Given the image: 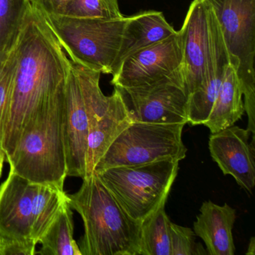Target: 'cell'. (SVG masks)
<instances>
[{"label":"cell","mask_w":255,"mask_h":255,"mask_svg":"<svg viewBox=\"0 0 255 255\" xmlns=\"http://www.w3.org/2000/svg\"><path fill=\"white\" fill-rule=\"evenodd\" d=\"M0 255H1V253H0Z\"/></svg>","instance_id":"4dcf8cb0"},{"label":"cell","mask_w":255,"mask_h":255,"mask_svg":"<svg viewBox=\"0 0 255 255\" xmlns=\"http://www.w3.org/2000/svg\"><path fill=\"white\" fill-rule=\"evenodd\" d=\"M5 60H2V59H0V69H1V68H2V64H3L4 62H5Z\"/></svg>","instance_id":"f546056e"},{"label":"cell","mask_w":255,"mask_h":255,"mask_svg":"<svg viewBox=\"0 0 255 255\" xmlns=\"http://www.w3.org/2000/svg\"><path fill=\"white\" fill-rule=\"evenodd\" d=\"M246 255H255V238L252 237L249 241V248H248L247 252Z\"/></svg>","instance_id":"83f0119b"},{"label":"cell","mask_w":255,"mask_h":255,"mask_svg":"<svg viewBox=\"0 0 255 255\" xmlns=\"http://www.w3.org/2000/svg\"><path fill=\"white\" fill-rule=\"evenodd\" d=\"M117 89L132 122L188 124L189 93L181 67L156 83Z\"/></svg>","instance_id":"ba28073f"},{"label":"cell","mask_w":255,"mask_h":255,"mask_svg":"<svg viewBox=\"0 0 255 255\" xmlns=\"http://www.w3.org/2000/svg\"><path fill=\"white\" fill-rule=\"evenodd\" d=\"M16 66L2 148L14 151L23 129L66 92L71 61L47 17L32 5L14 45Z\"/></svg>","instance_id":"6da1fadb"},{"label":"cell","mask_w":255,"mask_h":255,"mask_svg":"<svg viewBox=\"0 0 255 255\" xmlns=\"http://www.w3.org/2000/svg\"><path fill=\"white\" fill-rule=\"evenodd\" d=\"M68 204L84 225L82 255H139L141 222L127 214L95 173L68 195Z\"/></svg>","instance_id":"7a4b0ae2"},{"label":"cell","mask_w":255,"mask_h":255,"mask_svg":"<svg viewBox=\"0 0 255 255\" xmlns=\"http://www.w3.org/2000/svg\"><path fill=\"white\" fill-rule=\"evenodd\" d=\"M209 3L193 0L180 29L183 41L181 70L189 96L201 86L208 52Z\"/></svg>","instance_id":"5bb4252c"},{"label":"cell","mask_w":255,"mask_h":255,"mask_svg":"<svg viewBox=\"0 0 255 255\" xmlns=\"http://www.w3.org/2000/svg\"><path fill=\"white\" fill-rule=\"evenodd\" d=\"M219 22L244 97L248 130L255 134V0H206Z\"/></svg>","instance_id":"8992f818"},{"label":"cell","mask_w":255,"mask_h":255,"mask_svg":"<svg viewBox=\"0 0 255 255\" xmlns=\"http://www.w3.org/2000/svg\"><path fill=\"white\" fill-rule=\"evenodd\" d=\"M46 17L71 61L101 74H113L129 17L114 19L77 18L63 15Z\"/></svg>","instance_id":"5b68a950"},{"label":"cell","mask_w":255,"mask_h":255,"mask_svg":"<svg viewBox=\"0 0 255 255\" xmlns=\"http://www.w3.org/2000/svg\"><path fill=\"white\" fill-rule=\"evenodd\" d=\"M184 126V124L132 122L98 161L95 174L112 167L138 165L166 157L182 160L187 152L182 140Z\"/></svg>","instance_id":"52a82bcc"},{"label":"cell","mask_w":255,"mask_h":255,"mask_svg":"<svg viewBox=\"0 0 255 255\" xmlns=\"http://www.w3.org/2000/svg\"><path fill=\"white\" fill-rule=\"evenodd\" d=\"M31 7L30 0H0V59L2 60L14 48Z\"/></svg>","instance_id":"7402d4cb"},{"label":"cell","mask_w":255,"mask_h":255,"mask_svg":"<svg viewBox=\"0 0 255 255\" xmlns=\"http://www.w3.org/2000/svg\"><path fill=\"white\" fill-rule=\"evenodd\" d=\"M5 155L2 149L0 148V178L2 177V168H3L4 161H5Z\"/></svg>","instance_id":"f1b7e54d"},{"label":"cell","mask_w":255,"mask_h":255,"mask_svg":"<svg viewBox=\"0 0 255 255\" xmlns=\"http://www.w3.org/2000/svg\"><path fill=\"white\" fill-rule=\"evenodd\" d=\"M33 6L36 7L46 16L62 15L67 5L72 0H30Z\"/></svg>","instance_id":"484cf974"},{"label":"cell","mask_w":255,"mask_h":255,"mask_svg":"<svg viewBox=\"0 0 255 255\" xmlns=\"http://www.w3.org/2000/svg\"><path fill=\"white\" fill-rule=\"evenodd\" d=\"M179 162L166 157L112 167L96 174L127 214L141 222L166 203L178 173Z\"/></svg>","instance_id":"277c9868"},{"label":"cell","mask_w":255,"mask_h":255,"mask_svg":"<svg viewBox=\"0 0 255 255\" xmlns=\"http://www.w3.org/2000/svg\"><path fill=\"white\" fill-rule=\"evenodd\" d=\"M66 93L49 104L26 125L11 155L10 170L35 184L64 189L67 176L64 140Z\"/></svg>","instance_id":"3957f363"},{"label":"cell","mask_w":255,"mask_h":255,"mask_svg":"<svg viewBox=\"0 0 255 255\" xmlns=\"http://www.w3.org/2000/svg\"><path fill=\"white\" fill-rule=\"evenodd\" d=\"M104 6L111 13L114 18L124 17L119 9V0H101Z\"/></svg>","instance_id":"4316f807"},{"label":"cell","mask_w":255,"mask_h":255,"mask_svg":"<svg viewBox=\"0 0 255 255\" xmlns=\"http://www.w3.org/2000/svg\"><path fill=\"white\" fill-rule=\"evenodd\" d=\"M183 41L180 31L127 58L111 83L116 88L138 87L159 81L181 67Z\"/></svg>","instance_id":"30bf717a"},{"label":"cell","mask_w":255,"mask_h":255,"mask_svg":"<svg viewBox=\"0 0 255 255\" xmlns=\"http://www.w3.org/2000/svg\"><path fill=\"white\" fill-rule=\"evenodd\" d=\"M72 209L67 202L48 231L40 240L42 255H82L74 238Z\"/></svg>","instance_id":"ffe728a7"},{"label":"cell","mask_w":255,"mask_h":255,"mask_svg":"<svg viewBox=\"0 0 255 255\" xmlns=\"http://www.w3.org/2000/svg\"><path fill=\"white\" fill-rule=\"evenodd\" d=\"M208 22V52L204 78L201 86L189 95L188 100V123L192 126L204 125L207 122L230 65L229 55L220 26L210 4Z\"/></svg>","instance_id":"8fae6325"},{"label":"cell","mask_w":255,"mask_h":255,"mask_svg":"<svg viewBox=\"0 0 255 255\" xmlns=\"http://www.w3.org/2000/svg\"><path fill=\"white\" fill-rule=\"evenodd\" d=\"M16 66L15 50L8 53L0 69V148L2 149V140L5 126L8 122L11 106L13 80ZM3 151V150H2Z\"/></svg>","instance_id":"603a6c76"},{"label":"cell","mask_w":255,"mask_h":255,"mask_svg":"<svg viewBox=\"0 0 255 255\" xmlns=\"http://www.w3.org/2000/svg\"><path fill=\"white\" fill-rule=\"evenodd\" d=\"M252 132L235 125L212 133L209 150L225 175H231L242 188L252 192L255 186V142Z\"/></svg>","instance_id":"4fadbf2b"},{"label":"cell","mask_w":255,"mask_h":255,"mask_svg":"<svg viewBox=\"0 0 255 255\" xmlns=\"http://www.w3.org/2000/svg\"><path fill=\"white\" fill-rule=\"evenodd\" d=\"M243 96L235 68L230 64L211 113L204 125L211 133L232 126L241 119L245 113Z\"/></svg>","instance_id":"ac0fdd59"},{"label":"cell","mask_w":255,"mask_h":255,"mask_svg":"<svg viewBox=\"0 0 255 255\" xmlns=\"http://www.w3.org/2000/svg\"><path fill=\"white\" fill-rule=\"evenodd\" d=\"M194 231L186 227L170 223L171 255H207L202 245L196 243Z\"/></svg>","instance_id":"cb8c5ba5"},{"label":"cell","mask_w":255,"mask_h":255,"mask_svg":"<svg viewBox=\"0 0 255 255\" xmlns=\"http://www.w3.org/2000/svg\"><path fill=\"white\" fill-rule=\"evenodd\" d=\"M67 202L68 195L64 189L37 184L32 209V238L35 244L39 243Z\"/></svg>","instance_id":"d6986e66"},{"label":"cell","mask_w":255,"mask_h":255,"mask_svg":"<svg viewBox=\"0 0 255 255\" xmlns=\"http://www.w3.org/2000/svg\"><path fill=\"white\" fill-rule=\"evenodd\" d=\"M165 206L141 222L139 255H171L170 221Z\"/></svg>","instance_id":"44dd1931"},{"label":"cell","mask_w":255,"mask_h":255,"mask_svg":"<svg viewBox=\"0 0 255 255\" xmlns=\"http://www.w3.org/2000/svg\"><path fill=\"white\" fill-rule=\"evenodd\" d=\"M237 219L235 209L224 204L204 201L194 222V232L205 243L207 255H234L236 248L233 228Z\"/></svg>","instance_id":"9a60e30c"},{"label":"cell","mask_w":255,"mask_h":255,"mask_svg":"<svg viewBox=\"0 0 255 255\" xmlns=\"http://www.w3.org/2000/svg\"><path fill=\"white\" fill-rule=\"evenodd\" d=\"M100 119L86 107L71 62L67 83L66 107L64 119L67 176L84 178L89 128Z\"/></svg>","instance_id":"7c38bea8"},{"label":"cell","mask_w":255,"mask_h":255,"mask_svg":"<svg viewBox=\"0 0 255 255\" xmlns=\"http://www.w3.org/2000/svg\"><path fill=\"white\" fill-rule=\"evenodd\" d=\"M37 184L9 171L0 185L1 255H36L32 238V209Z\"/></svg>","instance_id":"9c48e42d"},{"label":"cell","mask_w":255,"mask_h":255,"mask_svg":"<svg viewBox=\"0 0 255 255\" xmlns=\"http://www.w3.org/2000/svg\"><path fill=\"white\" fill-rule=\"evenodd\" d=\"M132 122L120 92L115 87L107 111L89 128L85 177L95 174V166L98 161L118 135Z\"/></svg>","instance_id":"2e32d148"},{"label":"cell","mask_w":255,"mask_h":255,"mask_svg":"<svg viewBox=\"0 0 255 255\" xmlns=\"http://www.w3.org/2000/svg\"><path fill=\"white\" fill-rule=\"evenodd\" d=\"M176 32L161 11H141L129 17L112 75L116 74L127 58L166 39Z\"/></svg>","instance_id":"e0dca14e"},{"label":"cell","mask_w":255,"mask_h":255,"mask_svg":"<svg viewBox=\"0 0 255 255\" xmlns=\"http://www.w3.org/2000/svg\"><path fill=\"white\" fill-rule=\"evenodd\" d=\"M62 15L77 18L114 19L101 0H72Z\"/></svg>","instance_id":"d4e9b609"}]
</instances>
